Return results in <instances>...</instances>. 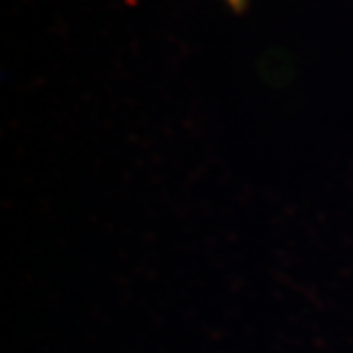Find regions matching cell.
Masks as SVG:
<instances>
[{
    "label": "cell",
    "instance_id": "6da1fadb",
    "mask_svg": "<svg viewBox=\"0 0 353 353\" xmlns=\"http://www.w3.org/2000/svg\"><path fill=\"white\" fill-rule=\"evenodd\" d=\"M228 6L234 10L236 14L245 12V6H248V0H224Z\"/></svg>",
    "mask_w": 353,
    "mask_h": 353
}]
</instances>
